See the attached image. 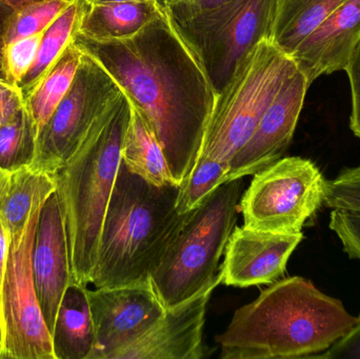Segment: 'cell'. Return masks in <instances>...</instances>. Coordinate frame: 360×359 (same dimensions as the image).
I'll list each match as a JSON object with an SVG mask.
<instances>
[{"instance_id":"6da1fadb","label":"cell","mask_w":360,"mask_h":359,"mask_svg":"<svg viewBox=\"0 0 360 359\" xmlns=\"http://www.w3.org/2000/svg\"><path fill=\"white\" fill-rule=\"evenodd\" d=\"M75 40L143 114L180 185L198 159L217 93L177 21L162 6L158 16L132 37Z\"/></svg>"},{"instance_id":"7a4b0ae2","label":"cell","mask_w":360,"mask_h":359,"mask_svg":"<svg viewBox=\"0 0 360 359\" xmlns=\"http://www.w3.org/2000/svg\"><path fill=\"white\" fill-rule=\"evenodd\" d=\"M357 320L340 299L294 276L277 280L237 309L216 341L222 359L316 358L346 337Z\"/></svg>"},{"instance_id":"3957f363","label":"cell","mask_w":360,"mask_h":359,"mask_svg":"<svg viewBox=\"0 0 360 359\" xmlns=\"http://www.w3.org/2000/svg\"><path fill=\"white\" fill-rule=\"evenodd\" d=\"M179 190L149 183L122 160L101 228L95 288L150 282L188 214L176 210Z\"/></svg>"},{"instance_id":"277c9868","label":"cell","mask_w":360,"mask_h":359,"mask_svg":"<svg viewBox=\"0 0 360 359\" xmlns=\"http://www.w3.org/2000/svg\"><path fill=\"white\" fill-rule=\"evenodd\" d=\"M130 115V101L124 93L53 175L67 230L72 275L82 286L92 284L101 228L122 164Z\"/></svg>"},{"instance_id":"5b68a950","label":"cell","mask_w":360,"mask_h":359,"mask_svg":"<svg viewBox=\"0 0 360 359\" xmlns=\"http://www.w3.org/2000/svg\"><path fill=\"white\" fill-rule=\"evenodd\" d=\"M243 188V178L226 181L188 211L150 276L165 309L196 294L217 273L236 225Z\"/></svg>"},{"instance_id":"8992f818","label":"cell","mask_w":360,"mask_h":359,"mask_svg":"<svg viewBox=\"0 0 360 359\" xmlns=\"http://www.w3.org/2000/svg\"><path fill=\"white\" fill-rule=\"evenodd\" d=\"M295 61L272 40L259 42L217 93L198 157L228 162L249 141Z\"/></svg>"},{"instance_id":"52a82bcc","label":"cell","mask_w":360,"mask_h":359,"mask_svg":"<svg viewBox=\"0 0 360 359\" xmlns=\"http://www.w3.org/2000/svg\"><path fill=\"white\" fill-rule=\"evenodd\" d=\"M49 195L38 198L23 229L8 232L10 247L0 297V359H56L32 268L38 218Z\"/></svg>"},{"instance_id":"ba28073f","label":"cell","mask_w":360,"mask_h":359,"mask_svg":"<svg viewBox=\"0 0 360 359\" xmlns=\"http://www.w3.org/2000/svg\"><path fill=\"white\" fill-rule=\"evenodd\" d=\"M278 0H228L179 23L200 57L216 93L230 81L237 65L264 40H272Z\"/></svg>"},{"instance_id":"9c48e42d","label":"cell","mask_w":360,"mask_h":359,"mask_svg":"<svg viewBox=\"0 0 360 359\" xmlns=\"http://www.w3.org/2000/svg\"><path fill=\"white\" fill-rule=\"evenodd\" d=\"M253 176L239 202L243 226L250 229L300 233L325 204L327 181L306 158H281Z\"/></svg>"},{"instance_id":"30bf717a","label":"cell","mask_w":360,"mask_h":359,"mask_svg":"<svg viewBox=\"0 0 360 359\" xmlns=\"http://www.w3.org/2000/svg\"><path fill=\"white\" fill-rule=\"evenodd\" d=\"M122 95L113 76L84 50L69 92L36 139L35 155L29 168L53 176L75 153L95 122Z\"/></svg>"},{"instance_id":"8fae6325","label":"cell","mask_w":360,"mask_h":359,"mask_svg":"<svg viewBox=\"0 0 360 359\" xmlns=\"http://www.w3.org/2000/svg\"><path fill=\"white\" fill-rule=\"evenodd\" d=\"M95 330L89 359H111L113 354L141 337L164 315L151 280L111 288L88 289Z\"/></svg>"},{"instance_id":"7c38bea8","label":"cell","mask_w":360,"mask_h":359,"mask_svg":"<svg viewBox=\"0 0 360 359\" xmlns=\"http://www.w3.org/2000/svg\"><path fill=\"white\" fill-rule=\"evenodd\" d=\"M222 282L218 270L196 294L169 308L147 331L118 350L111 359H201L207 356L203 328L212 293Z\"/></svg>"},{"instance_id":"4fadbf2b","label":"cell","mask_w":360,"mask_h":359,"mask_svg":"<svg viewBox=\"0 0 360 359\" xmlns=\"http://www.w3.org/2000/svg\"><path fill=\"white\" fill-rule=\"evenodd\" d=\"M310 86L296 67L266 107L249 141L231 160L229 181L254 175L283 157L293 139Z\"/></svg>"},{"instance_id":"5bb4252c","label":"cell","mask_w":360,"mask_h":359,"mask_svg":"<svg viewBox=\"0 0 360 359\" xmlns=\"http://www.w3.org/2000/svg\"><path fill=\"white\" fill-rule=\"evenodd\" d=\"M304 234L275 233L250 228H234L220 266L221 284L236 288L276 282Z\"/></svg>"},{"instance_id":"9a60e30c","label":"cell","mask_w":360,"mask_h":359,"mask_svg":"<svg viewBox=\"0 0 360 359\" xmlns=\"http://www.w3.org/2000/svg\"><path fill=\"white\" fill-rule=\"evenodd\" d=\"M32 268L40 308L52 334L63 295L74 282L65 219L55 191L40 210Z\"/></svg>"},{"instance_id":"2e32d148","label":"cell","mask_w":360,"mask_h":359,"mask_svg":"<svg viewBox=\"0 0 360 359\" xmlns=\"http://www.w3.org/2000/svg\"><path fill=\"white\" fill-rule=\"evenodd\" d=\"M360 36V0H346L291 55L309 84L342 71Z\"/></svg>"},{"instance_id":"e0dca14e","label":"cell","mask_w":360,"mask_h":359,"mask_svg":"<svg viewBox=\"0 0 360 359\" xmlns=\"http://www.w3.org/2000/svg\"><path fill=\"white\" fill-rule=\"evenodd\" d=\"M88 287L70 285L57 312L52 332L56 359H89L95 345V330Z\"/></svg>"},{"instance_id":"ac0fdd59","label":"cell","mask_w":360,"mask_h":359,"mask_svg":"<svg viewBox=\"0 0 360 359\" xmlns=\"http://www.w3.org/2000/svg\"><path fill=\"white\" fill-rule=\"evenodd\" d=\"M160 1L86 4L76 37L110 41L132 37L160 12Z\"/></svg>"},{"instance_id":"d6986e66","label":"cell","mask_w":360,"mask_h":359,"mask_svg":"<svg viewBox=\"0 0 360 359\" xmlns=\"http://www.w3.org/2000/svg\"><path fill=\"white\" fill-rule=\"evenodd\" d=\"M130 119L122 148L124 166L131 172L158 187H179L151 126L143 114L132 103H130Z\"/></svg>"},{"instance_id":"ffe728a7","label":"cell","mask_w":360,"mask_h":359,"mask_svg":"<svg viewBox=\"0 0 360 359\" xmlns=\"http://www.w3.org/2000/svg\"><path fill=\"white\" fill-rule=\"evenodd\" d=\"M82 55L84 50L74 38L33 92L25 99V111L31 118L36 136L38 137L44 124L69 92Z\"/></svg>"},{"instance_id":"44dd1931","label":"cell","mask_w":360,"mask_h":359,"mask_svg":"<svg viewBox=\"0 0 360 359\" xmlns=\"http://www.w3.org/2000/svg\"><path fill=\"white\" fill-rule=\"evenodd\" d=\"M344 1L346 0H278L272 41L291 56Z\"/></svg>"},{"instance_id":"7402d4cb","label":"cell","mask_w":360,"mask_h":359,"mask_svg":"<svg viewBox=\"0 0 360 359\" xmlns=\"http://www.w3.org/2000/svg\"><path fill=\"white\" fill-rule=\"evenodd\" d=\"M86 8V0H72L65 10L44 32L31 69L18 86L23 100L33 92L76 37Z\"/></svg>"},{"instance_id":"603a6c76","label":"cell","mask_w":360,"mask_h":359,"mask_svg":"<svg viewBox=\"0 0 360 359\" xmlns=\"http://www.w3.org/2000/svg\"><path fill=\"white\" fill-rule=\"evenodd\" d=\"M54 191V178L50 175L35 172L29 167L10 173L0 198V219L8 231L23 229L38 198Z\"/></svg>"},{"instance_id":"cb8c5ba5","label":"cell","mask_w":360,"mask_h":359,"mask_svg":"<svg viewBox=\"0 0 360 359\" xmlns=\"http://www.w3.org/2000/svg\"><path fill=\"white\" fill-rule=\"evenodd\" d=\"M36 139L31 118L23 107L12 119L0 126V169L13 173L31 166Z\"/></svg>"},{"instance_id":"d4e9b609","label":"cell","mask_w":360,"mask_h":359,"mask_svg":"<svg viewBox=\"0 0 360 359\" xmlns=\"http://www.w3.org/2000/svg\"><path fill=\"white\" fill-rule=\"evenodd\" d=\"M230 164L213 158L198 157L194 168L180 183L176 210L184 214L201 204L228 181Z\"/></svg>"},{"instance_id":"484cf974","label":"cell","mask_w":360,"mask_h":359,"mask_svg":"<svg viewBox=\"0 0 360 359\" xmlns=\"http://www.w3.org/2000/svg\"><path fill=\"white\" fill-rule=\"evenodd\" d=\"M72 0H41L14 11L6 27L4 44L46 31Z\"/></svg>"},{"instance_id":"4316f807","label":"cell","mask_w":360,"mask_h":359,"mask_svg":"<svg viewBox=\"0 0 360 359\" xmlns=\"http://www.w3.org/2000/svg\"><path fill=\"white\" fill-rule=\"evenodd\" d=\"M42 35L44 32L4 44L2 54L4 81L18 88L35 60Z\"/></svg>"},{"instance_id":"83f0119b","label":"cell","mask_w":360,"mask_h":359,"mask_svg":"<svg viewBox=\"0 0 360 359\" xmlns=\"http://www.w3.org/2000/svg\"><path fill=\"white\" fill-rule=\"evenodd\" d=\"M325 204L331 209L360 211V166L347 168L327 181Z\"/></svg>"},{"instance_id":"f1b7e54d","label":"cell","mask_w":360,"mask_h":359,"mask_svg":"<svg viewBox=\"0 0 360 359\" xmlns=\"http://www.w3.org/2000/svg\"><path fill=\"white\" fill-rule=\"evenodd\" d=\"M329 226L348 256L360 261V211L332 209Z\"/></svg>"},{"instance_id":"f546056e","label":"cell","mask_w":360,"mask_h":359,"mask_svg":"<svg viewBox=\"0 0 360 359\" xmlns=\"http://www.w3.org/2000/svg\"><path fill=\"white\" fill-rule=\"evenodd\" d=\"M344 71L350 80L352 111L350 116V129L360 139V36L351 50L348 63Z\"/></svg>"},{"instance_id":"4dcf8cb0","label":"cell","mask_w":360,"mask_h":359,"mask_svg":"<svg viewBox=\"0 0 360 359\" xmlns=\"http://www.w3.org/2000/svg\"><path fill=\"white\" fill-rule=\"evenodd\" d=\"M226 1L228 0H160L177 23L209 12Z\"/></svg>"},{"instance_id":"1f68e13d","label":"cell","mask_w":360,"mask_h":359,"mask_svg":"<svg viewBox=\"0 0 360 359\" xmlns=\"http://www.w3.org/2000/svg\"><path fill=\"white\" fill-rule=\"evenodd\" d=\"M316 358L360 359V316L352 330Z\"/></svg>"},{"instance_id":"d6a6232c","label":"cell","mask_w":360,"mask_h":359,"mask_svg":"<svg viewBox=\"0 0 360 359\" xmlns=\"http://www.w3.org/2000/svg\"><path fill=\"white\" fill-rule=\"evenodd\" d=\"M23 107L25 100L20 90L0 79V126L12 119Z\"/></svg>"},{"instance_id":"836d02e7","label":"cell","mask_w":360,"mask_h":359,"mask_svg":"<svg viewBox=\"0 0 360 359\" xmlns=\"http://www.w3.org/2000/svg\"><path fill=\"white\" fill-rule=\"evenodd\" d=\"M10 235L4 221L0 219V297H1L2 285L6 273V261H8Z\"/></svg>"},{"instance_id":"e575fe53","label":"cell","mask_w":360,"mask_h":359,"mask_svg":"<svg viewBox=\"0 0 360 359\" xmlns=\"http://www.w3.org/2000/svg\"><path fill=\"white\" fill-rule=\"evenodd\" d=\"M14 10L10 6L0 2V79H4V71H2V54H4V36H6V27L8 20L12 16Z\"/></svg>"},{"instance_id":"d590c367","label":"cell","mask_w":360,"mask_h":359,"mask_svg":"<svg viewBox=\"0 0 360 359\" xmlns=\"http://www.w3.org/2000/svg\"><path fill=\"white\" fill-rule=\"evenodd\" d=\"M36 1H41V0H0L1 4L10 6V8H13L14 11L19 10V8H23V6Z\"/></svg>"},{"instance_id":"8d00e7d4","label":"cell","mask_w":360,"mask_h":359,"mask_svg":"<svg viewBox=\"0 0 360 359\" xmlns=\"http://www.w3.org/2000/svg\"><path fill=\"white\" fill-rule=\"evenodd\" d=\"M145 2V1H160V0H86L89 6L95 4H120V2Z\"/></svg>"},{"instance_id":"74e56055","label":"cell","mask_w":360,"mask_h":359,"mask_svg":"<svg viewBox=\"0 0 360 359\" xmlns=\"http://www.w3.org/2000/svg\"><path fill=\"white\" fill-rule=\"evenodd\" d=\"M8 178H10V173L2 171L1 169H0V198H1L4 190H6Z\"/></svg>"},{"instance_id":"f35d334b","label":"cell","mask_w":360,"mask_h":359,"mask_svg":"<svg viewBox=\"0 0 360 359\" xmlns=\"http://www.w3.org/2000/svg\"><path fill=\"white\" fill-rule=\"evenodd\" d=\"M2 329H1V318H0V345H1Z\"/></svg>"}]
</instances>
